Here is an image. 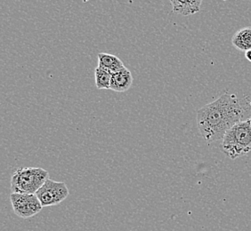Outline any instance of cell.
I'll return each instance as SVG.
<instances>
[{
  "instance_id": "obj_10",
  "label": "cell",
  "mask_w": 251,
  "mask_h": 231,
  "mask_svg": "<svg viewBox=\"0 0 251 231\" xmlns=\"http://www.w3.org/2000/svg\"><path fill=\"white\" fill-rule=\"evenodd\" d=\"M96 86L98 89L111 88V73L100 67H97L95 71Z\"/></svg>"
},
{
  "instance_id": "obj_8",
  "label": "cell",
  "mask_w": 251,
  "mask_h": 231,
  "mask_svg": "<svg viewBox=\"0 0 251 231\" xmlns=\"http://www.w3.org/2000/svg\"><path fill=\"white\" fill-rule=\"evenodd\" d=\"M98 67L106 69L107 71L112 74L120 71L122 69H124L125 66L121 59L117 57L116 55L101 53L98 54Z\"/></svg>"
},
{
  "instance_id": "obj_6",
  "label": "cell",
  "mask_w": 251,
  "mask_h": 231,
  "mask_svg": "<svg viewBox=\"0 0 251 231\" xmlns=\"http://www.w3.org/2000/svg\"><path fill=\"white\" fill-rule=\"evenodd\" d=\"M133 84V76L130 71L124 68L120 71L111 74V90L118 92L127 91Z\"/></svg>"
},
{
  "instance_id": "obj_3",
  "label": "cell",
  "mask_w": 251,
  "mask_h": 231,
  "mask_svg": "<svg viewBox=\"0 0 251 231\" xmlns=\"http://www.w3.org/2000/svg\"><path fill=\"white\" fill-rule=\"evenodd\" d=\"M49 173L40 167H22L15 171L11 179L12 193L36 194L46 181Z\"/></svg>"
},
{
  "instance_id": "obj_1",
  "label": "cell",
  "mask_w": 251,
  "mask_h": 231,
  "mask_svg": "<svg viewBox=\"0 0 251 231\" xmlns=\"http://www.w3.org/2000/svg\"><path fill=\"white\" fill-rule=\"evenodd\" d=\"M245 109L235 94L225 92L218 100L206 104L197 112L199 131L207 142L225 137L227 131L242 121Z\"/></svg>"
},
{
  "instance_id": "obj_9",
  "label": "cell",
  "mask_w": 251,
  "mask_h": 231,
  "mask_svg": "<svg viewBox=\"0 0 251 231\" xmlns=\"http://www.w3.org/2000/svg\"><path fill=\"white\" fill-rule=\"evenodd\" d=\"M232 43L235 48L245 52L251 49V28L247 27L238 30L232 37Z\"/></svg>"
},
{
  "instance_id": "obj_5",
  "label": "cell",
  "mask_w": 251,
  "mask_h": 231,
  "mask_svg": "<svg viewBox=\"0 0 251 231\" xmlns=\"http://www.w3.org/2000/svg\"><path fill=\"white\" fill-rule=\"evenodd\" d=\"M10 201L15 214L23 219L35 216L43 208L35 194L12 193L10 195Z\"/></svg>"
},
{
  "instance_id": "obj_2",
  "label": "cell",
  "mask_w": 251,
  "mask_h": 231,
  "mask_svg": "<svg viewBox=\"0 0 251 231\" xmlns=\"http://www.w3.org/2000/svg\"><path fill=\"white\" fill-rule=\"evenodd\" d=\"M223 150L228 158L236 159L251 151V117L227 131L223 138Z\"/></svg>"
},
{
  "instance_id": "obj_11",
  "label": "cell",
  "mask_w": 251,
  "mask_h": 231,
  "mask_svg": "<svg viewBox=\"0 0 251 231\" xmlns=\"http://www.w3.org/2000/svg\"><path fill=\"white\" fill-rule=\"evenodd\" d=\"M245 56L248 59V61L251 63V49L249 50V51H247L246 53H245Z\"/></svg>"
},
{
  "instance_id": "obj_7",
  "label": "cell",
  "mask_w": 251,
  "mask_h": 231,
  "mask_svg": "<svg viewBox=\"0 0 251 231\" xmlns=\"http://www.w3.org/2000/svg\"><path fill=\"white\" fill-rule=\"evenodd\" d=\"M175 14L188 16L200 12L202 0H169Z\"/></svg>"
},
{
  "instance_id": "obj_12",
  "label": "cell",
  "mask_w": 251,
  "mask_h": 231,
  "mask_svg": "<svg viewBox=\"0 0 251 231\" xmlns=\"http://www.w3.org/2000/svg\"><path fill=\"white\" fill-rule=\"evenodd\" d=\"M225 1H227V0H225Z\"/></svg>"
},
{
  "instance_id": "obj_4",
  "label": "cell",
  "mask_w": 251,
  "mask_h": 231,
  "mask_svg": "<svg viewBox=\"0 0 251 231\" xmlns=\"http://www.w3.org/2000/svg\"><path fill=\"white\" fill-rule=\"evenodd\" d=\"M69 194L65 183L48 179L35 195L39 198L42 207H48L63 202L68 198Z\"/></svg>"
}]
</instances>
